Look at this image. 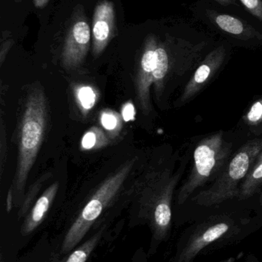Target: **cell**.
<instances>
[{"label":"cell","mask_w":262,"mask_h":262,"mask_svg":"<svg viewBox=\"0 0 262 262\" xmlns=\"http://www.w3.org/2000/svg\"><path fill=\"white\" fill-rule=\"evenodd\" d=\"M155 39L156 36L152 35L147 37L145 41L135 83L138 101L145 114L151 112L150 88L154 83Z\"/></svg>","instance_id":"obj_8"},{"label":"cell","mask_w":262,"mask_h":262,"mask_svg":"<svg viewBox=\"0 0 262 262\" xmlns=\"http://www.w3.org/2000/svg\"><path fill=\"white\" fill-rule=\"evenodd\" d=\"M119 115L112 111H106L101 115V123L106 130L115 132L121 127Z\"/></svg>","instance_id":"obj_17"},{"label":"cell","mask_w":262,"mask_h":262,"mask_svg":"<svg viewBox=\"0 0 262 262\" xmlns=\"http://www.w3.org/2000/svg\"><path fill=\"white\" fill-rule=\"evenodd\" d=\"M177 38L169 37L167 41H163L156 36L155 57H154V83L157 92L163 89L165 78L169 71L171 64V49Z\"/></svg>","instance_id":"obj_13"},{"label":"cell","mask_w":262,"mask_h":262,"mask_svg":"<svg viewBox=\"0 0 262 262\" xmlns=\"http://www.w3.org/2000/svg\"><path fill=\"white\" fill-rule=\"evenodd\" d=\"M261 149V140H251L246 143L230 160L215 183L196 194L192 202L198 206L209 207L238 197L240 182L245 180Z\"/></svg>","instance_id":"obj_4"},{"label":"cell","mask_w":262,"mask_h":262,"mask_svg":"<svg viewBox=\"0 0 262 262\" xmlns=\"http://www.w3.org/2000/svg\"><path fill=\"white\" fill-rule=\"evenodd\" d=\"M226 56V49L223 45L218 46L208 54L204 61L195 71L193 77L186 84L183 96L180 99L182 103L189 101L200 92L212 78V75L221 67Z\"/></svg>","instance_id":"obj_9"},{"label":"cell","mask_w":262,"mask_h":262,"mask_svg":"<svg viewBox=\"0 0 262 262\" xmlns=\"http://www.w3.org/2000/svg\"><path fill=\"white\" fill-rule=\"evenodd\" d=\"M49 0H33L34 5L38 9H43L46 7Z\"/></svg>","instance_id":"obj_25"},{"label":"cell","mask_w":262,"mask_h":262,"mask_svg":"<svg viewBox=\"0 0 262 262\" xmlns=\"http://www.w3.org/2000/svg\"><path fill=\"white\" fill-rule=\"evenodd\" d=\"M15 3H20V2L23 1V0H14Z\"/></svg>","instance_id":"obj_29"},{"label":"cell","mask_w":262,"mask_h":262,"mask_svg":"<svg viewBox=\"0 0 262 262\" xmlns=\"http://www.w3.org/2000/svg\"><path fill=\"white\" fill-rule=\"evenodd\" d=\"M246 262H260L254 254H248L246 258Z\"/></svg>","instance_id":"obj_27"},{"label":"cell","mask_w":262,"mask_h":262,"mask_svg":"<svg viewBox=\"0 0 262 262\" xmlns=\"http://www.w3.org/2000/svg\"><path fill=\"white\" fill-rule=\"evenodd\" d=\"M135 160L125 163L106 179L80 209L65 232L58 255H64L84 241L88 234L98 225V220L117 196L123 183L132 170Z\"/></svg>","instance_id":"obj_3"},{"label":"cell","mask_w":262,"mask_h":262,"mask_svg":"<svg viewBox=\"0 0 262 262\" xmlns=\"http://www.w3.org/2000/svg\"><path fill=\"white\" fill-rule=\"evenodd\" d=\"M209 16L218 29L229 35L244 40L252 38L262 39L261 33L239 18L227 14L218 13L214 11L209 12Z\"/></svg>","instance_id":"obj_11"},{"label":"cell","mask_w":262,"mask_h":262,"mask_svg":"<svg viewBox=\"0 0 262 262\" xmlns=\"http://www.w3.org/2000/svg\"><path fill=\"white\" fill-rule=\"evenodd\" d=\"M260 227L261 225L244 217L211 215L182 232L172 262H194L201 255L238 244Z\"/></svg>","instance_id":"obj_1"},{"label":"cell","mask_w":262,"mask_h":262,"mask_svg":"<svg viewBox=\"0 0 262 262\" xmlns=\"http://www.w3.org/2000/svg\"><path fill=\"white\" fill-rule=\"evenodd\" d=\"M109 141L104 132L97 127L89 129L82 139L81 148L83 150L98 149L109 144Z\"/></svg>","instance_id":"obj_15"},{"label":"cell","mask_w":262,"mask_h":262,"mask_svg":"<svg viewBox=\"0 0 262 262\" xmlns=\"http://www.w3.org/2000/svg\"><path fill=\"white\" fill-rule=\"evenodd\" d=\"M244 255L243 253L239 254L238 256H232L229 257V258H226V259L221 260V261H217V262H237L238 260L241 258L243 255Z\"/></svg>","instance_id":"obj_26"},{"label":"cell","mask_w":262,"mask_h":262,"mask_svg":"<svg viewBox=\"0 0 262 262\" xmlns=\"http://www.w3.org/2000/svg\"><path fill=\"white\" fill-rule=\"evenodd\" d=\"M260 201H261V203L262 204V194H261V198H260Z\"/></svg>","instance_id":"obj_30"},{"label":"cell","mask_w":262,"mask_h":262,"mask_svg":"<svg viewBox=\"0 0 262 262\" xmlns=\"http://www.w3.org/2000/svg\"><path fill=\"white\" fill-rule=\"evenodd\" d=\"M58 190V183H54L45 190L43 195L35 202L29 213L26 215L23 224L21 232L23 236H27L37 230L43 223Z\"/></svg>","instance_id":"obj_10"},{"label":"cell","mask_w":262,"mask_h":262,"mask_svg":"<svg viewBox=\"0 0 262 262\" xmlns=\"http://www.w3.org/2000/svg\"><path fill=\"white\" fill-rule=\"evenodd\" d=\"M91 39L90 26L82 14L72 21L65 38L62 64L66 70H72L81 66L87 56Z\"/></svg>","instance_id":"obj_6"},{"label":"cell","mask_w":262,"mask_h":262,"mask_svg":"<svg viewBox=\"0 0 262 262\" xmlns=\"http://www.w3.org/2000/svg\"><path fill=\"white\" fill-rule=\"evenodd\" d=\"M76 97L82 112L86 115L95 105L98 95L93 88L83 86L77 90Z\"/></svg>","instance_id":"obj_16"},{"label":"cell","mask_w":262,"mask_h":262,"mask_svg":"<svg viewBox=\"0 0 262 262\" xmlns=\"http://www.w3.org/2000/svg\"><path fill=\"white\" fill-rule=\"evenodd\" d=\"M262 184V152L251 166L247 176L240 186L238 198L246 200L251 198Z\"/></svg>","instance_id":"obj_14"},{"label":"cell","mask_w":262,"mask_h":262,"mask_svg":"<svg viewBox=\"0 0 262 262\" xmlns=\"http://www.w3.org/2000/svg\"><path fill=\"white\" fill-rule=\"evenodd\" d=\"M13 44L14 41L11 38L2 41L1 48H0V64H1V66H3L5 58H6L8 52H9Z\"/></svg>","instance_id":"obj_21"},{"label":"cell","mask_w":262,"mask_h":262,"mask_svg":"<svg viewBox=\"0 0 262 262\" xmlns=\"http://www.w3.org/2000/svg\"><path fill=\"white\" fill-rule=\"evenodd\" d=\"M115 10L113 3L103 0L97 4L92 20V48L94 56L102 55L115 36Z\"/></svg>","instance_id":"obj_7"},{"label":"cell","mask_w":262,"mask_h":262,"mask_svg":"<svg viewBox=\"0 0 262 262\" xmlns=\"http://www.w3.org/2000/svg\"><path fill=\"white\" fill-rule=\"evenodd\" d=\"M5 137H6V134H5L4 122H3V118H2V122H1V173H3V165H4V157L6 154V151H5V150H6V146H4L5 143H6V139H5Z\"/></svg>","instance_id":"obj_22"},{"label":"cell","mask_w":262,"mask_h":262,"mask_svg":"<svg viewBox=\"0 0 262 262\" xmlns=\"http://www.w3.org/2000/svg\"><path fill=\"white\" fill-rule=\"evenodd\" d=\"M147 252H145L143 248L138 249L134 254L133 257L132 258V262H148Z\"/></svg>","instance_id":"obj_23"},{"label":"cell","mask_w":262,"mask_h":262,"mask_svg":"<svg viewBox=\"0 0 262 262\" xmlns=\"http://www.w3.org/2000/svg\"><path fill=\"white\" fill-rule=\"evenodd\" d=\"M246 121L252 125L259 124L262 121V99L256 101L251 107L246 115Z\"/></svg>","instance_id":"obj_18"},{"label":"cell","mask_w":262,"mask_h":262,"mask_svg":"<svg viewBox=\"0 0 262 262\" xmlns=\"http://www.w3.org/2000/svg\"><path fill=\"white\" fill-rule=\"evenodd\" d=\"M230 144L219 132L203 139L194 152V166L178 195V204L183 205L198 188L219 172L230 154Z\"/></svg>","instance_id":"obj_5"},{"label":"cell","mask_w":262,"mask_h":262,"mask_svg":"<svg viewBox=\"0 0 262 262\" xmlns=\"http://www.w3.org/2000/svg\"><path fill=\"white\" fill-rule=\"evenodd\" d=\"M135 111L133 104L130 101L126 103L122 108V116L126 122L134 121L135 119Z\"/></svg>","instance_id":"obj_20"},{"label":"cell","mask_w":262,"mask_h":262,"mask_svg":"<svg viewBox=\"0 0 262 262\" xmlns=\"http://www.w3.org/2000/svg\"><path fill=\"white\" fill-rule=\"evenodd\" d=\"M13 191L12 189H10L8 192L7 199H6V209L7 212H9L13 208Z\"/></svg>","instance_id":"obj_24"},{"label":"cell","mask_w":262,"mask_h":262,"mask_svg":"<svg viewBox=\"0 0 262 262\" xmlns=\"http://www.w3.org/2000/svg\"><path fill=\"white\" fill-rule=\"evenodd\" d=\"M107 232V225L103 223L99 228L95 229V232L87 239L78 245L75 249L64 255L55 254L51 262H86L90 258L94 251L104 238Z\"/></svg>","instance_id":"obj_12"},{"label":"cell","mask_w":262,"mask_h":262,"mask_svg":"<svg viewBox=\"0 0 262 262\" xmlns=\"http://www.w3.org/2000/svg\"><path fill=\"white\" fill-rule=\"evenodd\" d=\"M240 1L253 16L262 21V0H240Z\"/></svg>","instance_id":"obj_19"},{"label":"cell","mask_w":262,"mask_h":262,"mask_svg":"<svg viewBox=\"0 0 262 262\" xmlns=\"http://www.w3.org/2000/svg\"><path fill=\"white\" fill-rule=\"evenodd\" d=\"M47 123V103L39 86L29 92L25 104L18 132V160L15 179V200L18 201L26 186L29 172L44 140Z\"/></svg>","instance_id":"obj_2"},{"label":"cell","mask_w":262,"mask_h":262,"mask_svg":"<svg viewBox=\"0 0 262 262\" xmlns=\"http://www.w3.org/2000/svg\"><path fill=\"white\" fill-rule=\"evenodd\" d=\"M215 1L219 3V4L223 5V6H229V5L235 3L236 0H215Z\"/></svg>","instance_id":"obj_28"}]
</instances>
